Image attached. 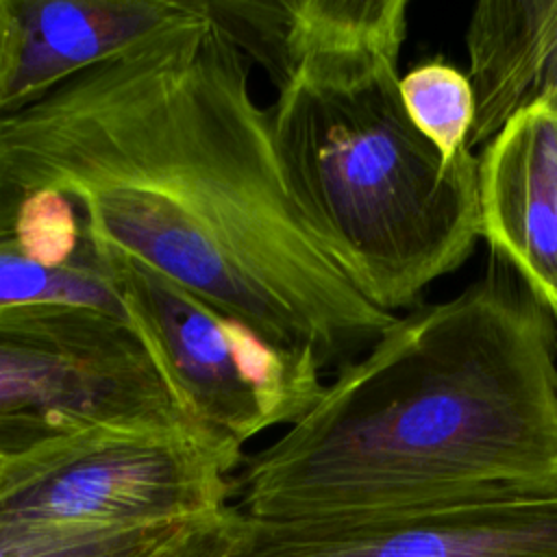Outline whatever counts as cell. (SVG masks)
I'll return each instance as SVG.
<instances>
[{
  "mask_svg": "<svg viewBox=\"0 0 557 557\" xmlns=\"http://www.w3.org/2000/svg\"><path fill=\"white\" fill-rule=\"evenodd\" d=\"M0 524L152 527L224 516L244 446L200 424H78L7 450Z\"/></svg>",
  "mask_w": 557,
  "mask_h": 557,
  "instance_id": "obj_4",
  "label": "cell"
},
{
  "mask_svg": "<svg viewBox=\"0 0 557 557\" xmlns=\"http://www.w3.org/2000/svg\"><path fill=\"white\" fill-rule=\"evenodd\" d=\"M557 496V315L500 259L418 305L246 455L235 507L352 520Z\"/></svg>",
  "mask_w": 557,
  "mask_h": 557,
  "instance_id": "obj_2",
  "label": "cell"
},
{
  "mask_svg": "<svg viewBox=\"0 0 557 557\" xmlns=\"http://www.w3.org/2000/svg\"><path fill=\"white\" fill-rule=\"evenodd\" d=\"M33 305L89 307L126 320L96 259L48 265L28 257L11 233L0 231V311Z\"/></svg>",
  "mask_w": 557,
  "mask_h": 557,
  "instance_id": "obj_12",
  "label": "cell"
},
{
  "mask_svg": "<svg viewBox=\"0 0 557 557\" xmlns=\"http://www.w3.org/2000/svg\"><path fill=\"white\" fill-rule=\"evenodd\" d=\"M218 557H557V496L352 520H265L233 505Z\"/></svg>",
  "mask_w": 557,
  "mask_h": 557,
  "instance_id": "obj_7",
  "label": "cell"
},
{
  "mask_svg": "<svg viewBox=\"0 0 557 557\" xmlns=\"http://www.w3.org/2000/svg\"><path fill=\"white\" fill-rule=\"evenodd\" d=\"M187 416L244 446L296 424L322 396V368L274 348L239 320L174 281L115 255H96Z\"/></svg>",
  "mask_w": 557,
  "mask_h": 557,
  "instance_id": "obj_5",
  "label": "cell"
},
{
  "mask_svg": "<svg viewBox=\"0 0 557 557\" xmlns=\"http://www.w3.org/2000/svg\"><path fill=\"white\" fill-rule=\"evenodd\" d=\"M535 102H542L546 104L550 111L557 113V44L544 65V72H542V78H540V85H537V91H535Z\"/></svg>",
  "mask_w": 557,
  "mask_h": 557,
  "instance_id": "obj_14",
  "label": "cell"
},
{
  "mask_svg": "<svg viewBox=\"0 0 557 557\" xmlns=\"http://www.w3.org/2000/svg\"><path fill=\"white\" fill-rule=\"evenodd\" d=\"M555 315H557V305H555Z\"/></svg>",
  "mask_w": 557,
  "mask_h": 557,
  "instance_id": "obj_16",
  "label": "cell"
},
{
  "mask_svg": "<svg viewBox=\"0 0 557 557\" xmlns=\"http://www.w3.org/2000/svg\"><path fill=\"white\" fill-rule=\"evenodd\" d=\"M276 89L281 168L329 257L374 307L413 309L481 239L476 157L416 128L398 59L407 0H205Z\"/></svg>",
  "mask_w": 557,
  "mask_h": 557,
  "instance_id": "obj_3",
  "label": "cell"
},
{
  "mask_svg": "<svg viewBox=\"0 0 557 557\" xmlns=\"http://www.w3.org/2000/svg\"><path fill=\"white\" fill-rule=\"evenodd\" d=\"M557 44V0H483L466 28L468 81L476 115L468 148H483L531 107Z\"/></svg>",
  "mask_w": 557,
  "mask_h": 557,
  "instance_id": "obj_10",
  "label": "cell"
},
{
  "mask_svg": "<svg viewBox=\"0 0 557 557\" xmlns=\"http://www.w3.org/2000/svg\"><path fill=\"white\" fill-rule=\"evenodd\" d=\"M78 424L198 422L126 320L74 305L0 311V448Z\"/></svg>",
  "mask_w": 557,
  "mask_h": 557,
  "instance_id": "obj_6",
  "label": "cell"
},
{
  "mask_svg": "<svg viewBox=\"0 0 557 557\" xmlns=\"http://www.w3.org/2000/svg\"><path fill=\"white\" fill-rule=\"evenodd\" d=\"M400 96L416 128L440 150L446 163L472 152L468 139L476 102L466 72L442 59L418 63L400 76Z\"/></svg>",
  "mask_w": 557,
  "mask_h": 557,
  "instance_id": "obj_13",
  "label": "cell"
},
{
  "mask_svg": "<svg viewBox=\"0 0 557 557\" xmlns=\"http://www.w3.org/2000/svg\"><path fill=\"white\" fill-rule=\"evenodd\" d=\"M233 507L209 520L152 527L0 524V557H218Z\"/></svg>",
  "mask_w": 557,
  "mask_h": 557,
  "instance_id": "obj_11",
  "label": "cell"
},
{
  "mask_svg": "<svg viewBox=\"0 0 557 557\" xmlns=\"http://www.w3.org/2000/svg\"><path fill=\"white\" fill-rule=\"evenodd\" d=\"M7 457H9V453L4 448H0V483H2V476L7 470Z\"/></svg>",
  "mask_w": 557,
  "mask_h": 557,
  "instance_id": "obj_15",
  "label": "cell"
},
{
  "mask_svg": "<svg viewBox=\"0 0 557 557\" xmlns=\"http://www.w3.org/2000/svg\"><path fill=\"white\" fill-rule=\"evenodd\" d=\"M481 239L553 311L557 305V113L535 102L476 157Z\"/></svg>",
  "mask_w": 557,
  "mask_h": 557,
  "instance_id": "obj_9",
  "label": "cell"
},
{
  "mask_svg": "<svg viewBox=\"0 0 557 557\" xmlns=\"http://www.w3.org/2000/svg\"><path fill=\"white\" fill-rule=\"evenodd\" d=\"M189 0H0V117L176 22Z\"/></svg>",
  "mask_w": 557,
  "mask_h": 557,
  "instance_id": "obj_8",
  "label": "cell"
},
{
  "mask_svg": "<svg viewBox=\"0 0 557 557\" xmlns=\"http://www.w3.org/2000/svg\"><path fill=\"white\" fill-rule=\"evenodd\" d=\"M35 194L72 202L91 252L174 281L322 372L398 318L329 257L281 168L250 59L205 0L0 117V231Z\"/></svg>",
  "mask_w": 557,
  "mask_h": 557,
  "instance_id": "obj_1",
  "label": "cell"
}]
</instances>
